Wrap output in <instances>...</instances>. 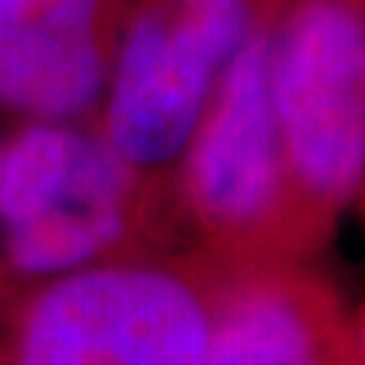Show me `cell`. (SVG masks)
Here are the masks:
<instances>
[{
    "instance_id": "cell-1",
    "label": "cell",
    "mask_w": 365,
    "mask_h": 365,
    "mask_svg": "<svg viewBox=\"0 0 365 365\" xmlns=\"http://www.w3.org/2000/svg\"><path fill=\"white\" fill-rule=\"evenodd\" d=\"M186 247L174 186L140 174L88 122L28 119L0 153V259L16 280Z\"/></svg>"
},
{
    "instance_id": "cell-2",
    "label": "cell",
    "mask_w": 365,
    "mask_h": 365,
    "mask_svg": "<svg viewBox=\"0 0 365 365\" xmlns=\"http://www.w3.org/2000/svg\"><path fill=\"white\" fill-rule=\"evenodd\" d=\"M228 274L162 247L43 280L16 307L6 365H201Z\"/></svg>"
},
{
    "instance_id": "cell-3",
    "label": "cell",
    "mask_w": 365,
    "mask_h": 365,
    "mask_svg": "<svg viewBox=\"0 0 365 365\" xmlns=\"http://www.w3.org/2000/svg\"><path fill=\"white\" fill-rule=\"evenodd\" d=\"M271 98L302 259L332 244L365 182V0H287Z\"/></svg>"
},
{
    "instance_id": "cell-4",
    "label": "cell",
    "mask_w": 365,
    "mask_h": 365,
    "mask_svg": "<svg viewBox=\"0 0 365 365\" xmlns=\"http://www.w3.org/2000/svg\"><path fill=\"white\" fill-rule=\"evenodd\" d=\"M271 28H259L228 64L174 170L182 244L228 268L307 262L295 244L274 116Z\"/></svg>"
},
{
    "instance_id": "cell-5",
    "label": "cell",
    "mask_w": 365,
    "mask_h": 365,
    "mask_svg": "<svg viewBox=\"0 0 365 365\" xmlns=\"http://www.w3.org/2000/svg\"><path fill=\"white\" fill-rule=\"evenodd\" d=\"M287 0H128L98 128L140 174L174 170L235 55Z\"/></svg>"
},
{
    "instance_id": "cell-6",
    "label": "cell",
    "mask_w": 365,
    "mask_h": 365,
    "mask_svg": "<svg viewBox=\"0 0 365 365\" xmlns=\"http://www.w3.org/2000/svg\"><path fill=\"white\" fill-rule=\"evenodd\" d=\"M128 0H0V107L88 122L104 104Z\"/></svg>"
},
{
    "instance_id": "cell-7",
    "label": "cell",
    "mask_w": 365,
    "mask_h": 365,
    "mask_svg": "<svg viewBox=\"0 0 365 365\" xmlns=\"http://www.w3.org/2000/svg\"><path fill=\"white\" fill-rule=\"evenodd\" d=\"M201 365H362L353 314L311 262L232 268Z\"/></svg>"
},
{
    "instance_id": "cell-8",
    "label": "cell",
    "mask_w": 365,
    "mask_h": 365,
    "mask_svg": "<svg viewBox=\"0 0 365 365\" xmlns=\"http://www.w3.org/2000/svg\"><path fill=\"white\" fill-rule=\"evenodd\" d=\"M353 335H356V350H359V362L365 365V302L353 311Z\"/></svg>"
},
{
    "instance_id": "cell-9",
    "label": "cell",
    "mask_w": 365,
    "mask_h": 365,
    "mask_svg": "<svg viewBox=\"0 0 365 365\" xmlns=\"http://www.w3.org/2000/svg\"><path fill=\"white\" fill-rule=\"evenodd\" d=\"M356 207H359L362 220H365V182H362V192H359V198H356Z\"/></svg>"
},
{
    "instance_id": "cell-10",
    "label": "cell",
    "mask_w": 365,
    "mask_h": 365,
    "mask_svg": "<svg viewBox=\"0 0 365 365\" xmlns=\"http://www.w3.org/2000/svg\"><path fill=\"white\" fill-rule=\"evenodd\" d=\"M0 365H6V341H0Z\"/></svg>"
},
{
    "instance_id": "cell-11",
    "label": "cell",
    "mask_w": 365,
    "mask_h": 365,
    "mask_svg": "<svg viewBox=\"0 0 365 365\" xmlns=\"http://www.w3.org/2000/svg\"><path fill=\"white\" fill-rule=\"evenodd\" d=\"M0 153H4V143H0Z\"/></svg>"
}]
</instances>
